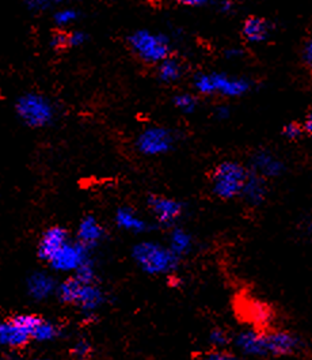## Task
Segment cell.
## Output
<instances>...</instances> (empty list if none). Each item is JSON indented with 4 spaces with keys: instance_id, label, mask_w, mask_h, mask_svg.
<instances>
[{
    "instance_id": "cell-1",
    "label": "cell",
    "mask_w": 312,
    "mask_h": 360,
    "mask_svg": "<svg viewBox=\"0 0 312 360\" xmlns=\"http://www.w3.org/2000/svg\"><path fill=\"white\" fill-rule=\"evenodd\" d=\"M236 349L252 358H287L299 354L303 340L284 329H246L234 338Z\"/></svg>"
},
{
    "instance_id": "cell-2",
    "label": "cell",
    "mask_w": 312,
    "mask_h": 360,
    "mask_svg": "<svg viewBox=\"0 0 312 360\" xmlns=\"http://www.w3.org/2000/svg\"><path fill=\"white\" fill-rule=\"evenodd\" d=\"M132 259L147 275L164 276L174 274L181 259L163 243L155 240L138 242L132 249Z\"/></svg>"
},
{
    "instance_id": "cell-3",
    "label": "cell",
    "mask_w": 312,
    "mask_h": 360,
    "mask_svg": "<svg viewBox=\"0 0 312 360\" xmlns=\"http://www.w3.org/2000/svg\"><path fill=\"white\" fill-rule=\"evenodd\" d=\"M15 115L26 127L41 129L52 125L58 110L52 100L39 93H25L15 102Z\"/></svg>"
},
{
    "instance_id": "cell-4",
    "label": "cell",
    "mask_w": 312,
    "mask_h": 360,
    "mask_svg": "<svg viewBox=\"0 0 312 360\" xmlns=\"http://www.w3.org/2000/svg\"><path fill=\"white\" fill-rule=\"evenodd\" d=\"M249 170L234 160H226L216 166L211 176V186L216 198L233 200L242 195L249 177Z\"/></svg>"
},
{
    "instance_id": "cell-5",
    "label": "cell",
    "mask_w": 312,
    "mask_h": 360,
    "mask_svg": "<svg viewBox=\"0 0 312 360\" xmlns=\"http://www.w3.org/2000/svg\"><path fill=\"white\" fill-rule=\"evenodd\" d=\"M128 45L138 59L147 64H160L171 55V42L167 36L148 29H138L128 37Z\"/></svg>"
},
{
    "instance_id": "cell-6",
    "label": "cell",
    "mask_w": 312,
    "mask_h": 360,
    "mask_svg": "<svg viewBox=\"0 0 312 360\" xmlns=\"http://www.w3.org/2000/svg\"><path fill=\"white\" fill-rule=\"evenodd\" d=\"M195 89L201 96H223L228 98L242 97L250 90L249 80L230 77L221 72L200 74L195 78Z\"/></svg>"
},
{
    "instance_id": "cell-7",
    "label": "cell",
    "mask_w": 312,
    "mask_h": 360,
    "mask_svg": "<svg viewBox=\"0 0 312 360\" xmlns=\"http://www.w3.org/2000/svg\"><path fill=\"white\" fill-rule=\"evenodd\" d=\"M36 314H17L0 320V347L22 348L32 340L33 329L39 321Z\"/></svg>"
},
{
    "instance_id": "cell-8",
    "label": "cell",
    "mask_w": 312,
    "mask_h": 360,
    "mask_svg": "<svg viewBox=\"0 0 312 360\" xmlns=\"http://www.w3.org/2000/svg\"><path fill=\"white\" fill-rule=\"evenodd\" d=\"M176 144V135L164 127H147L136 138L137 151L145 157H159L170 153Z\"/></svg>"
},
{
    "instance_id": "cell-9",
    "label": "cell",
    "mask_w": 312,
    "mask_h": 360,
    "mask_svg": "<svg viewBox=\"0 0 312 360\" xmlns=\"http://www.w3.org/2000/svg\"><path fill=\"white\" fill-rule=\"evenodd\" d=\"M90 252L91 250L82 245L79 240H70L53 255L48 264L55 272L74 275L82 265L91 260Z\"/></svg>"
},
{
    "instance_id": "cell-10",
    "label": "cell",
    "mask_w": 312,
    "mask_h": 360,
    "mask_svg": "<svg viewBox=\"0 0 312 360\" xmlns=\"http://www.w3.org/2000/svg\"><path fill=\"white\" fill-rule=\"evenodd\" d=\"M147 204L157 223L166 227H174V224L182 218L185 211V207L181 201L160 195L150 196Z\"/></svg>"
},
{
    "instance_id": "cell-11",
    "label": "cell",
    "mask_w": 312,
    "mask_h": 360,
    "mask_svg": "<svg viewBox=\"0 0 312 360\" xmlns=\"http://www.w3.org/2000/svg\"><path fill=\"white\" fill-rule=\"evenodd\" d=\"M70 240L71 238L67 229L61 226H53L46 229L42 233L37 245V256L39 260L48 262Z\"/></svg>"
},
{
    "instance_id": "cell-12",
    "label": "cell",
    "mask_w": 312,
    "mask_h": 360,
    "mask_svg": "<svg viewBox=\"0 0 312 360\" xmlns=\"http://www.w3.org/2000/svg\"><path fill=\"white\" fill-rule=\"evenodd\" d=\"M105 300H106V295L96 281L94 283H83L82 281L78 297H77L74 306H78L87 317H91V316H94V313L97 310L103 306Z\"/></svg>"
},
{
    "instance_id": "cell-13",
    "label": "cell",
    "mask_w": 312,
    "mask_h": 360,
    "mask_svg": "<svg viewBox=\"0 0 312 360\" xmlns=\"http://www.w3.org/2000/svg\"><path fill=\"white\" fill-rule=\"evenodd\" d=\"M285 170L284 162L268 150L256 151L252 158V172L264 179L280 177Z\"/></svg>"
},
{
    "instance_id": "cell-14",
    "label": "cell",
    "mask_w": 312,
    "mask_h": 360,
    "mask_svg": "<svg viewBox=\"0 0 312 360\" xmlns=\"http://www.w3.org/2000/svg\"><path fill=\"white\" fill-rule=\"evenodd\" d=\"M58 283L53 276L46 272H34L26 281V291L32 300H46L52 295H56Z\"/></svg>"
},
{
    "instance_id": "cell-15",
    "label": "cell",
    "mask_w": 312,
    "mask_h": 360,
    "mask_svg": "<svg viewBox=\"0 0 312 360\" xmlns=\"http://www.w3.org/2000/svg\"><path fill=\"white\" fill-rule=\"evenodd\" d=\"M105 237V229L96 217L87 215L80 220L77 231V240L90 250L99 245Z\"/></svg>"
},
{
    "instance_id": "cell-16",
    "label": "cell",
    "mask_w": 312,
    "mask_h": 360,
    "mask_svg": "<svg viewBox=\"0 0 312 360\" xmlns=\"http://www.w3.org/2000/svg\"><path fill=\"white\" fill-rule=\"evenodd\" d=\"M240 196L252 207L261 205L264 201L266 200V196H268L266 179L258 176L254 172H250Z\"/></svg>"
},
{
    "instance_id": "cell-17",
    "label": "cell",
    "mask_w": 312,
    "mask_h": 360,
    "mask_svg": "<svg viewBox=\"0 0 312 360\" xmlns=\"http://www.w3.org/2000/svg\"><path fill=\"white\" fill-rule=\"evenodd\" d=\"M115 221L118 229L132 233V234H143L148 230V223L143 219L135 210L128 207H121L116 211Z\"/></svg>"
},
{
    "instance_id": "cell-18",
    "label": "cell",
    "mask_w": 312,
    "mask_h": 360,
    "mask_svg": "<svg viewBox=\"0 0 312 360\" xmlns=\"http://www.w3.org/2000/svg\"><path fill=\"white\" fill-rule=\"evenodd\" d=\"M272 32L271 23L261 17H249L242 27V34L252 44L264 42Z\"/></svg>"
},
{
    "instance_id": "cell-19",
    "label": "cell",
    "mask_w": 312,
    "mask_h": 360,
    "mask_svg": "<svg viewBox=\"0 0 312 360\" xmlns=\"http://www.w3.org/2000/svg\"><path fill=\"white\" fill-rule=\"evenodd\" d=\"M195 240L192 234L182 229V227H173L170 234H169V243L167 246L176 253L179 259H182L183 256H188L192 249H193Z\"/></svg>"
},
{
    "instance_id": "cell-20",
    "label": "cell",
    "mask_w": 312,
    "mask_h": 360,
    "mask_svg": "<svg viewBox=\"0 0 312 360\" xmlns=\"http://www.w3.org/2000/svg\"><path fill=\"white\" fill-rule=\"evenodd\" d=\"M61 336V328L53 321L44 320L39 317L34 329H33V336L32 340L36 342H51L59 339Z\"/></svg>"
},
{
    "instance_id": "cell-21",
    "label": "cell",
    "mask_w": 312,
    "mask_h": 360,
    "mask_svg": "<svg viewBox=\"0 0 312 360\" xmlns=\"http://www.w3.org/2000/svg\"><path fill=\"white\" fill-rule=\"evenodd\" d=\"M182 64L171 56L157 64V78L163 83H174L182 78Z\"/></svg>"
},
{
    "instance_id": "cell-22",
    "label": "cell",
    "mask_w": 312,
    "mask_h": 360,
    "mask_svg": "<svg viewBox=\"0 0 312 360\" xmlns=\"http://www.w3.org/2000/svg\"><path fill=\"white\" fill-rule=\"evenodd\" d=\"M246 314H247V319L253 321L254 323L259 328V329H264L269 322H271V311L268 309V306L262 304L261 302L258 300H253V302H249L246 300Z\"/></svg>"
},
{
    "instance_id": "cell-23",
    "label": "cell",
    "mask_w": 312,
    "mask_h": 360,
    "mask_svg": "<svg viewBox=\"0 0 312 360\" xmlns=\"http://www.w3.org/2000/svg\"><path fill=\"white\" fill-rule=\"evenodd\" d=\"M173 103L179 112H182L183 115H192L195 113L197 106H198V101L193 94L189 93H179L174 96Z\"/></svg>"
},
{
    "instance_id": "cell-24",
    "label": "cell",
    "mask_w": 312,
    "mask_h": 360,
    "mask_svg": "<svg viewBox=\"0 0 312 360\" xmlns=\"http://www.w3.org/2000/svg\"><path fill=\"white\" fill-rule=\"evenodd\" d=\"M79 17H80V14L77 8L63 7L53 14V20L59 27H67V26H71L72 23H75L79 20Z\"/></svg>"
},
{
    "instance_id": "cell-25",
    "label": "cell",
    "mask_w": 312,
    "mask_h": 360,
    "mask_svg": "<svg viewBox=\"0 0 312 360\" xmlns=\"http://www.w3.org/2000/svg\"><path fill=\"white\" fill-rule=\"evenodd\" d=\"M93 355V345L86 339H79L71 347V356L75 360H89Z\"/></svg>"
},
{
    "instance_id": "cell-26",
    "label": "cell",
    "mask_w": 312,
    "mask_h": 360,
    "mask_svg": "<svg viewBox=\"0 0 312 360\" xmlns=\"http://www.w3.org/2000/svg\"><path fill=\"white\" fill-rule=\"evenodd\" d=\"M208 341L214 347V349H226V347L231 342V338L224 329L215 328L209 332Z\"/></svg>"
},
{
    "instance_id": "cell-27",
    "label": "cell",
    "mask_w": 312,
    "mask_h": 360,
    "mask_svg": "<svg viewBox=\"0 0 312 360\" xmlns=\"http://www.w3.org/2000/svg\"><path fill=\"white\" fill-rule=\"evenodd\" d=\"M65 0H22V3L32 11H45L53 7H59Z\"/></svg>"
},
{
    "instance_id": "cell-28",
    "label": "cell",
    "mask_w": 312,
    "mask_h": 360,
    "mask_svg": "<svg viewBox=\"0 0 312 360\" xmlns=\"http://www.w3.org/2000/svg\"><path fill=\"white\" fill-rule=\"evenodd\" d=\"M74 276H77L79 281L83 283H94L96 281V265L93 260L87 261L84 265H82L77 271V274H74Z\"/></svg>"
},
{
    "instance_id": "cell-29",
    "label": "cell",
    "mask_w": 312,
    "mask_h": 360,
    "mask_svg": "<svg viewBox=\"0 0 312 360\" xmlns=\"http://www.w3.org/2000/svg\"><path fill=\"white\" fill-rule=\"evenodd\" d=\"M304 129L301 125H299L297 122H290L282 128V135L290 139V141H296L303 135Z\"/></svg>"
},
{
    "instance_id": "cell-30",
    "label": "cell",
    "mask_w": 312,
    "mask_h": 360,
    "mask_svg": "<svg viewBox=\"0 0 312 360\" xmlns=\"http://www.w3.org/2000/svg\"><path fill=\"white\" fill-rule=\"evenodd\" d=\"M51 46L56 51L68 48V33L64 30L56 32L51 39Z\"/></svg>"
},
{
    "instance_id": "cell-31",
    "label": "cell",
    "mask_w": 312,
    "mask_h": 360,
    "mask_svg": "<svg viewBox=\"0 0 312 360\" xmlns=\"http://www.w3.org/2000/svg\"><path fill=\"white\" fill-rule=\"evenodd\" d=\"M198 360H236L234 354L226 351V349H214Z\"/></svg>"
},
{
    "instance_id": "cell-32",
    "label": "cell",
    "mask_w": 312,
    "mask_h": 360,
    "mask_svg": "<svg viewBox=\"0 0 312 360\" xmlns=\"http://www.w3.org/2000/svg\"><path fill=\"white\" fill-rule=\"evenodd\" d=\"M87 40H89V36L84 32H82V30L71 32V33H68V48H79V46L84 45Z\"/></svg>"
},
{
    "instance_id": "cell-33",
    "label": "cell",
    "mask_w": 312,
    "mask_h": 360,
    "mask_svg": "<svg viewBox=\"0 0 312 360\" xmlns=\"http://www.w3.org/2000/svg\"><path fill=\"white\" fill-rule=\"evenodd\" d=\"M230 108L227 106V105H220V106H217L215 110V116L217 119H220V120H226V119H228L230 117Z\"/></svg>"
},
{
    "instance_id": "cell-34",
    "label": "cell",
    "mask_w": 312,
    "mask_h": 360,
    "mask_svg": "<svg viewBox=\"0 0 312 360\" xmlns=\"http://www.w3.org/2000/svg\"><path fill=\"white\" fill-rule=\"evenodd\" d=\"M176 1L182 6H186V7H204L211 0H176Z\"/></svg>"
},
{
    "instance_id": "cell-35",
    "label": "cell",
    "mask_w": 312,
    "mask_h": 360,
    "mask_svg": "<svg viewBox=\"0 0 312 360\" xmlns=\"http://www.w3.org/2000/svg\"><path fill=\"white\" fill-rule=\"evenodd\" d=\"M224 56L230 60H235V59H239L240 56H243V51L239 48H230L224 52Z\"/></svg>"
},
{
    "instance_id": "cell-36",
    "label": "cell",
    "mask_w": 312,
    "mask_h": 360,
    "mask_svg": "<svg viewBox=\"0 0 312 360\" xmlns=\"http://www.w3.org/2000/svg\"><path fill=\"white\" fill-rule=\"evenodd\" d=\"M304 59L312 70V39L307 41V44L304 46Z\"/></svg>"
},
{
    "instance_id": "cell-37",
    "label": "cell",
    "mask_w": 312,
    "mask_h": 360,
    "mask_svg": "<svg viewBox=\"0 0 312 360\" xmlns=\"http://www.w3.org/2000/svg\"><path fill=\"white\" fill-rule=\"evenodd\" d=\"M303 129H304V132H307L310 136H312V110L310 112V115L307 116L306 121H304Z\"/></svg>"
},
{
    "instance_id": "cell-38",
    "label": "cell",
    "mask_w": 312,
    "mask_h": 360,
    "mask_svg": "<svg viewBox=\"0 0 312 360\" xmlns=\"http://www.w3.org/2000/svg\"><path fill=\"white\" fill-rule=\"evenodd\" d=\"M234 7V1L233 0H221L220 1V10L221 11H231Z\"/></svg>"
},
{
    "instance_id": "cell-39",
    "label": "cell",
    "mask_w": 312,
    "mask_h": 360,
    "mask_svg": "<svg viewBox=\"0 0 312 360\" xmlns=\"http://www.w3.org/2000/svg\"><path fill=\"white\" fill-rule=\"evenodd\" d=\"M306 233L312 238V220L311 221H308V224H307V227H306Z\"/></svg>"
},
{
    "instance_id": "cell-40",
    "label": "cell",
    "mask_w": 312,
    "mask_h": 360,
    "mask_svg": "<svg viewBox=\"0 0 312 360\" xmlns=\"http://www.w3.org/2000/svg\"><path fill=\"white\" fill-rule=\"evenodd\" d=\"M34 360H52L49 356H39V358H36Z\"/></svg>"
}]
</instances>
